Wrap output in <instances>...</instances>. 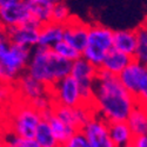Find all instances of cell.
<instances>
[{"label": "cell", "mask_w": 147, "mask_h": 147, "mask_svg": "<svg viewBox=\"0 0 147 147\" xmlns=\"http://www.w3.org/2000/svg\"><path fill=\"white\" fill-rule=\"evenodd\" d=\"M113 48L134 58L137 50V32L136 30L114 31Z\"/></svg>", "instance_id": "2e32d148"}, {"label": "cell", "mask_w": 147, "mask_h": 147, "mask_svg": "<svg viewBox=\"0 0 147 147\" xmlns=\"http://www.w3.org/2000/svg\"><path fill=\"white\" fill-rule=\"evenodd\" d=\"M4 140L8 147H41L34 138H21L11 133L7 134Z\"/></svg>", "instance_id": "d4e9b609"}, {"label": "cell", "mask_w": 147, "mask_h": 147, "mask_svg": "<svg viewBox=\"0 0 147 147\" xmlns=\"http://www.w3.org/2000/svg\"><path fill=\"white\" fill-rule=\"evenodd\" d=\"M13 87L18 99L26 101L32 106L45 98L51 96V87L36 80L27 72L16 80Z\"/></svg>", "instance_id": "52a82bcc"}, {"label": "cell", "mask_w": 147, "mask_h": 147, "mask_svg": "<svg viewBox=\"0 0 147 147\" xmlns=\"http://www.w3.org/2000/svg\"><path fill=\"white\" fill-rule=\"evenodd\" d=\"M51 96L54 105L78 107L84 105L81 91L78 82L71 76L61 79L51 87Z\"/></svg>", "instance_id": "ba28073f"}, {"label": "cell", "mask_w": 147, "mask_h": 147, "mask_svg": "<svg viewBox=\"0 0 147 147\" xmlns=\"http://www.w3.org/2000/svg\"><path fill=\"white\" fill-rule=\"evenodd\" d=\"M72 18H73V16L71 13V9L64 0H61V1L53 5L52 19H51L52 22H55V24H59V25L65 26Z\"/></svg>", "instance_id": "cb8c5ba5"}, {"label": "cell", "mask_w": 147, "mask_h": 147, "mask_svg": "<svg viewBox=\"0 0 147 147\" xmlns=\"http://www.w3.org/2000/svg\"><path fill=\"white\" fill-rule=\"evenodd\" d=\"M25 1H31V0H25Z\"/></svg>", "instance_id": "d590c367"}, {"label": "cell", "mask_w": 147, "mask_h": 147, "mask_svg": "<svg viewBox=\"0 0 147 147\" xmlns=\"http://www.w3.org/2000/svg\"><path fill=\"white\" fill-rule=\"evenodd\" d=\"M12 1H17V0H0V5H4L7 3H12Z\"/></svg>", "instance_id": "1f68e13d"}, {"label": "cell", "mask_w": 147, "mask_h": 147, "mask_svg": "<svg viewBox=\"0 0 147 147\" xmlns=\"http://www.w3.org/2000/svg\"><path fill=\"white\" fill-rule=\"evenodd\" d=\"M0 147H8L4 139H0Z\"/></svg>", "instance_id": "d6a6232c"}, {"label": "cell", "mask_w": 147, "mask_h": 147, "mask_svg": "<svg viewBox=\"0 0 147 147\" xmlns=\"http://www.w3.org/2000/svg\"><path fill=\"white\" fill-rule=\"evenodd\" d=\"M137 100H138V102H140V104L147 106V86L141 91V93H140L139 96L137 98Z\"/></svg>", "instance_id": "4dcf8cb0"}, {"label": "cell", "mask_w": 147, "mask_h": 147, "mask_svg": "<svg viewBox=\"0 0 147 147\" xmlns=\"http://www.w3.org/2000/svg\"><path fill=\"white\" fill-rule=\"evenodd\" d=\"M61 147H92V146L87 140V138L85 137L82 131L80 129L73 134L65 144L61 145Z\"/></svg>", "instance_id": "484cf974"}, {"label": "cell", "mask_w": 147, "mask_h": 147, "mask_svg": "<svg viewBox=\"0 0 147 147\" xmlns=\"http://www.w3.org/2000/svg\"><path fill=\"white\" fill-rule=\"evenodd\" d=\"M134 137L147 134V106L138 102L126 120Z\"/></svg>", "instance_id": "ac0fdd59"}, {"label": "cell", "mask_w": 147, "mask_h": 147, "mask_svg": "<svg viewBox=\"0 0 147 147\" xmlns=\"http://www.w3.org/2000/svg\"><path fill=\"white\" fill-rule=\"evenodd\" d=\"M127 147H133V146H132V145H131V146H127Z\"/></svg>", "instance_id": "8d00e7d4"}, {"label": "cell", "mask_w": 147, "mask_h": 147, "mask_svg": "<svg viewBox=\"0 0 147 147\" xmlns=\"http://www.w3.org/2000/svg\"><path fill=\"white\" fill-rule=\"evenodd\" d=\"M8 36H7V32L6 28L0 25V48L4 47L6 44H8Z\"/></svg>", "instance_id": "f546056e"}, {"label": "cell", "mask_w": 147, "mask_h": 147, "mask_svg": "<svg viewBox=\"0 0 147 147\" xmlns=\"http://www.w3.org/2000/svg\"><path fill=\"white\" fill-rule=\"evenodd\" d=\"M33 21L28 1L17 0V1L0 5V25L5 28H11L25 25Z\"/></svg>", "instance_id": "9c48e42d"}, {"label": "cell", "mask_w": 147, "mask_h": 147, "mask_svg": "<svg viewBox=\"0 0 147 147\" xmlns=\"http://www.w3.org/2000/svg\"><path fill=\"white\" fill-rule=\"evenodd\" d=\"M90 24L73 17L64 26V40L82 53L87 45Z\"/></svg>", "instance_id": "4fadbf2b"}, {"label": "cell", "mask_w": 147, "mask_h": 147, "mask_svg": "<svg viewBox=\"0 0 147 147\" xmlns=\"http://www.w3.org/2000/svg\"><path fill=\"white\" fill-rule=\"evenodd\" d=\"M137 104V98L124 87L119 77L99 68L92 101L95 115L108 124L126 121Z\"/></svg>", "instance_id": "6da1fadb"}, {"label": "cell", "mask_w": 147, "mask_h": 147, "mask_svg": "<svg viewBox=\"0 0 147 147\" xmlns=\"http://www.w3.org/2000/svg\"><path fill=\"white\" fill-rule=\"evenodd\" d=\"M133 59L134 58L115 50V48H112L105 57L100 69L109 73V74L119 77L122 73V71L133 61Z\"/></svg>", "instance_id": "5bb4252c"}, {"label": "cell", "mask_w": 147, "mask_h": 147, "mask_svg": "<svg viewBox=\"0 0 147 147\" xmlns=\"http://www.w3.org/2000/svg\"><path fill=\"white\" fill-rule=\"evenodd\" d=\"M0 82H5V84H12L8 74H7V72L5 69V67L3 66L1 64V61H0ZM13 85V84H12Z\"/></svg>", "instance_id": "f1b7e54d"}, {"label": "cell", "mask_w": 147, "mask_h": 147, "mask_svg": "<svg viewBox=\"0 0 147 147\" xmlns=\"http://www.w3.org/2000/svg\"><path fill=\"white\" fill-rule=\"evenodd\" d=\"M30 9L32 13V19L39 25H45L51 22L52 19V8L53 5L46 0H31L28 1Z\"/></svg>", "instance_id": "ffe728a7"}, {"label": "cell", "mask_w": 147, "mask_h": 147, "mask_svg": "<svg viewBox=\"0 0 147 147\" xmlns=\"http://www.w3.org/2000/svg\"><path fill=\"white\" fill-rule=\"evenodd\" d=\"M52 50L60 57L69 63H74L76 60L81 58V52H79L76 47H73L72 45H69L67 41L61 40L60 42H58Z\"/></svg>", "instance_id": "603a6c76"}, {"label": "cell", "mask_w": 147, "mask_h": 147, "mask_svg": "<svg viewBox=\"0 0 147 147\" xmlns=\"http://www.w3.org/2000/svg\"><path fill=\"white\" fill-rule=\"evenodd\" d=\"M137 32V50L134 60L147 65V24L144 21L136 28Z\"/></svg>", "instance_id": "7402d4cb"}, {"label": "cell", "mask_w": 147, "mask_h": 147, "mask_svg": "<svg viewBox=\"0 0 147 147\" xmlns=\"http://www.w3.org/2000/svg\"><path fill=\"white\" fill-rule=\"evenodd\" d=\"M119 79L124 87L136 98L147 86V65L134 60L122 71Z\"/></svg>", "instance_id": "30bf717a"}, {"label": "cell", "mask_w": 147, "mask_h": 147, "mask_svg": "<svg viewBox=\"0 0 147 147\" xmlns=\"http://www.w3.org/2000/svg\"><path fill=\"white\" fill-rule=\"evenodd\" d=\"M98 73H99V68L92 65L91 63H88L87 60H85L82 57L76 60L74 63H72L69 76L72 78H74L79 85L84 105L92 106L94 86L96 82Z\"/></svg>", "instance_id": "8992f818"}, {"label": "cell", "mask_w": 147, "mask_h": 147, "mask_svg": "<svg viewBox=\"0 0 147 147\" xmlns=\"http://www.w3.org/2000/svg\"><path fill=\"white\" fill-rule=\"evenodd\" d=\"M46 1H48V3H51L52 5H54V4L59 3V1H61V0H46Z\"/></svg>", "instance_id": "836d02e7"}, {"label": "cell", "mask_w": 147, "mask_h": 147, "mask_svg": "<svg viewBox=\"0 0 147 147\" xmlns=\"http://www.w3.org/2000/svg\"><path fill=\"white\" fill-rule=\"evenodd\" d=\"M14 95H16V92H14L13 85L0 82V107L8 104Z\"/></svg>", "instance_id": "4316f807"}, {"label": "cell", "mask_w": 147, "mask_h": 147, "mask_svg": "<svg viewBox=\"0 0 147 147\" xmlns=\"http://www.w3.org/2000/svg\"><path fill=\"white\" fill-rule=\"evenodd\" d=\"M32 50L14 44H6L0 48V61L5 67L7 74L14 84L16 80L24 73H26L31 59Z\"/></svg>", "instance_id": "5b68a950"}, {"label": "cell", "mask_w": 147, "mask_h": 147, "mask_svg": "<svg viewBox=\"0 0 147 147\" xmlns=\"http://www.w3.org/2000/svg\"><path fill=\"white\" fill-rule=\"evenodd\" d=\"M108 128L115 147H127L133 144V140L136 137L132 133L126 121L109 122Z\"/></svg>", "instance_id": "d6986e66"}, {"label": "cell", "mask_w": 147, "mask_h": 147, "mask_svg": "<svg viewBox=\"0 0 147 147\" xmlns=\"http://www.w3.org/2000/svg\"><path fill=\"white\" fill-rule=\"evenodd\" d=\"M144 21H145V22H146V24H147V18H146V19H145V20H144Z\"/></svg>", "instance_id": "e575fe53"}, {"label": "cell", "mask_w": 147, "mask_h": 147, "mask_svg": "<svg viewBox=\"0 0 147 147\" xmlns=\"http://www.w3.org/2000/svg\"><path fill=\"white\" fill-rule=\"evenodd\" d=\"M71 68L72 63L60 58L52 48L35 47L32 50L26 72L46 86L52 87L71 74Z\"/></svg>", "instance_id": "7a4b0ae2"}, {"label": "cell", "mask_w": 147, "mask_h": 147, "mask_svg": "<svg viewBox=\"0 0 147 147\" xmlns=\"http://www.w3.org/2000/svg\"><path fill=\"white\" fill-rule=\"evenodd\" d=\"M44 117L31 104L20 100L12 106L9 117V133L21 138H34Z\"/></svg>", "instance_id": "277c9868"}, {"label": "cell", "mask_w": 147, "mask_h": 147, "mask_svg": "<svg viewBox=\"0 0 147 147\" xmlns=\"http://www.w3.org/2000/svg\"><path fill=\"white\" fill-rule=\"evenodd\" d=\"M64 40V26L55 22H47L40 26L38 47L53 48L58 42Z\"/></svg>", "instance_id": "9a60e30c"}, {"label": "cell", "mask_w": 147, "mask_h": 147, "mask_svg": "<svg viewBox=\"0 0 147 147\" xmlns=\"http://www.w3.org/2000/svg\"><path fill=\"white\" fill-rule=\"evenodd\" d=\"M81 131L92 147H115L109 134L108 122L100 117H92Z\"/></svg>", "instance_id": "8fae6325"}, {"label": "cell", "mask_w": 147, "mask_h": 147, "mask_svg": "<svg viewBox=\"0 0 147 147\" xmlns=\"http://www.w3.org/2000/svg\"><path fill=\"white\" fill-rule=\"evenodd\" d=\"M34 139L41 147H61L60 142L54 137L50 125H48V122L45 119H42L41 124L36 129Z\"/></svg>", "instance_id": "44dd1931"}, {"label": "cell", "mask_w": 147, "mask_h": 147, "mask_svg": "<svg viewBox=\"0 0 147 147\" xmlns=\"http://www.w3.org/2000/svg\"><path fill=\"white\" fill-rule=\"evenodd\" d=\"M114 31L101 24H90L87 45L81 57L88 63L100 68L107 53L113 48Z\"/></svg>", "instance_id": "3957f363"}, {"label": "cell", "mask_w": 147, "mask_h": 147, "mask_svg": "<svg viewBox=\"0 0 147 147\" xmlns=\"http://www.w3.org/2000/svg\"><path fill=\"white\" fill-rule=\"evenodd\" d=\"M39 30H40L39 24L31 21L28 24H25V25L6 28V32L8 36V41L11 44L27 47L32 50V48L38 47Z\"/></svg>", "instance_id": "7c38bea8"}, {"label": "cell", "mask_w": 147, "mask_h": 147, "mask_svg": "<svg viewBox=\"0 0 147 147\" xmlns=\"http://www.w3.org/2000/svg\"><path fill=\"white\" fill-rule=\"evenodd\" d=\"M44 119L48 122V125H50L53 134H54V137L57 138V140L60 142V145H63L65 144L73 134H74L76 131L74 128H72L71 126H68L66 122H64L63 120H60L54 113L53 111L51 109V111H48L46 113L42 114Z\"/></svg>", "instance_id": "e0dca14e"}, {"label": "cell", "mask_w": 147, "mask_h": 147, "mask_svg": "<svg viewBox=\"0 0 147 147\" xmlns=\"http://www.w3.org/2000/svg\"><path fill=\"white\" fill-rule=\"evenodd\" d=\"M133 147H147V134L140 137H136L132 144Z\"/></svg>", "instance_id": "83f0119b"}]
</instances>
